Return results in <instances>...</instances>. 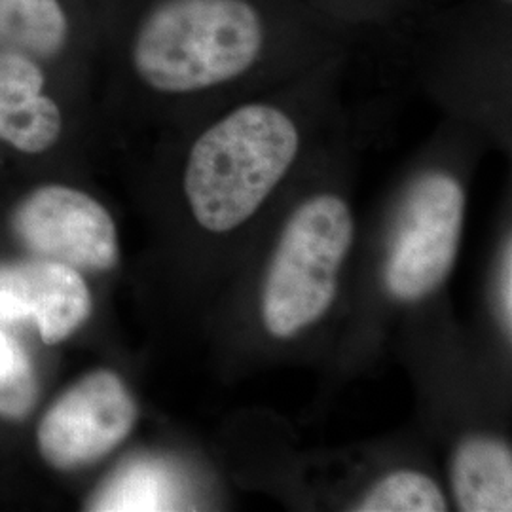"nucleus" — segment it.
Masks as SVG:
<instances>
[{
  "label": "nucleus",
  "instance_id": "1",
  "mask_svg": "<svg viewBox=\"0 0 512 512\" xmlns=\"http://www.w3.org/2000/svg\"><path fill=\"white\" fill-rule=\"evenodd\" d=\"M300 150L293 118L270 103L222 116L190 148L184 194L196 222L213 234L245 224L285 179Z\"/></svg>",
  "mask_w": 512,
  "mask_h": 512
},
{
  "label": "nucleus",
  "instance_id": "2",
  "mask_svg": "<svg viewBox=\"0 0 512 512\" xmlns=\"http://www.w3.org/2000/svg\"><path fill=\"white\" fill-rule=\"evenodd\" d=\"M268 46L253 0H162L137 29L133 67L158 92L219 88L249 73Z\"/></svg>",
  "mask_w": 512,
  "mask_h": 512
},
{
  "label": "nucleus",
  "instance_id": "3",
  "mask_svg": "<svg viewBox=\"0 0 512 512\" xmlns=\"http://www.w3.org/2000/svg\"><path fill=\"white\" fill-rule=\"evenodd\" d=\"M353 230L348 202L336 194H317L296 207L262 285L260 315L270 336L289 340L325 317L338 293Z\"/></svg>",
  "mask_w": 512,
  "mask_h": 512
},
{
  "label": "nucleus",
  "instance_id": "4",
  "mask_svg": "<svg viewBox=\"0 0 512 512\" xmlns=\"http://www.w3.org/2000/svg\"><path fill=\"white\" fill-rule=\"evenodd\" d=\"M465 213L458 179L429 171L410 186L385 260L387 293L420 302L435 293L456 264Z\"/></svg>",
  "mask_w": 512,
  "mask_h": 512
},
{
  "label": "nucleus",
  "instance_id": "5",
  "mask_svg": "<svg viewBox=\"0 0 512 512\" xmlns=\"http://www.w3.org/2000/svg\"><path fill=\"white\" fill-rule=\"evenodd\" d=\"M139 408L112 370H93L71 385L38 423V450L57 471H74L109 456L128 439Z\"/></svg>",
  "mask_w": 512,
  "mask_h": 512
},
{
  "label": "nucleus",
  "instance_id": "6",
  "mask_svg": "<svg viewBox=\"0 0 512 512\" xmlns=\"http://www.w3.org/2000/svg\"><path fill=\"white\" fill-rule=\"evenodd\" d=\"M12 228L31 253L78 272H107L120 255L109 211L69 186L50 184L35 190L14 211Z\"/></svg>",
  "mask_w": 512,
  "mask_h": 512
},
{
  "label": "nucleus",
  "instance_id": "7",
  "mask_svg": "<svg viewBox=\"0 0 512 512\" xmlns=\"http://www.w3.org/2000/svg\"><path fill=\"white\" fill-rule=\"evenodd\" d=\"M92 293L80 275L54 260L0 264V321H33L44 344L69 338L92 315Z\"/></svg>",
  "mask_w": 512,
  "mask_h": 512
},
{
  "label": "nucleus",
  "instance_id": "8",
  "mask_svg": "<svg viewBox=\"0 0 512 512\" xmlns=\"http://www.w3.org/2000/svg\"><path fill=\"white\" fill-rule=\"evenodd\" d=\"M42 86L33 57L0 52V141L27 154L54 147L61 133V112Z\"/></svg>",
  "mask_w": 512,
  "mask_h": 512
},
{
  "label": "nucleus",
  "instance_id": "9",
  "mask_svg": "<svg viewBox=\"0 0 512 512\" xmlns=\"http://www.w3.org/2000/svg\"><path fill=\"white\" fill-rule=\"evenodd\" d=\"M450 478L461 511H512V456L505 442L480 435L461 440Z\"/></svg>",
  "mask_w": 512,
  "mask_h": 512
},
{
  "label": "nucleus",
  "instance_id": "10",
  "mask_svg": "<svg viewBox=\"0 0 512 512\" xmlns=\"http://www.w3.org/2000/svg\"><path fill=\"white\" fill-rule=\"evenodd\" d=\"M69 37L59 0H0V52L54 57Z\"/></svg>",
  "mask_w": 512,
  "mask_h": 512
},
{
  "label": "nucleus",
  "instance_id": "11",
  "mask_svg": "<svg viewBox=\"0 0 512 512\" xmlns=\"http://www.w3.org/2000/svg\"><path fill=\"white\" fill-rule=\"evenodd\" d=\"M171 480L154 461H133L120 467L93 495L90 511H164L173 509Z\"/></svg>",
  "mask_w": 512,
  "mask_h": 512
},
{
  "label": "nucleus",
  "instance_id": "12",
  "mask_svg": "<svg viewBox=\"0 0 512 512\" xmlns=\"http://www.w3.org/2000/svg\"><path fill=\"white\" fill-rule=\"evenodd\" d=\"M448 509L439 484L420 471L382 476L359 501V512H442Z\"/></svg>",
  "mask_w": 512,
  "mask_h": 512
},
{
  "label": "nucleus",
  "instance_id": "13",
  "mask_svg": "<svg viewBox=\"0 0 512 512\" xmlns=\"http://www.w3.org/2000/svg\"><path fill=\"white\" fill-rule=\"evenodd\" d=\"M38 399L37 372L18 342L0 329V416L23 420Z\"/></svg>",
  "mask_w": 512,
  "mask_h": 512
},
{
  "label": "nucleus",
  "instance_id": "14",
  "mask_svg": "<svg viewBox=\"0 0 512 512\" xmlns=\"http://www.w3.org/2000/svg\"><path fill=\"white\" fill-rule=\"evenodd\" d=\"M512 249L511 243H507L505 255L501 260V270H499V310H501V321L503 327L507 329V334L511 336L512 329Z\"/></svg>",
  "mask_w": 512,
  "mask_h": 512
},
{
  "label": "nucleus",
  "instance_id": "15",
  "mask_svg": "<svg viewBox=\"0 0 512 512\" xmlns=\"http://www.w3.org/2000/svg\"><path fill=\"white\" fill-rule=\"evenodd\" d=\"M505 2H511V0H505Z\"/></svg>",
  "mask_w": 512,
  "mask_h": 512
}]
</instances>
